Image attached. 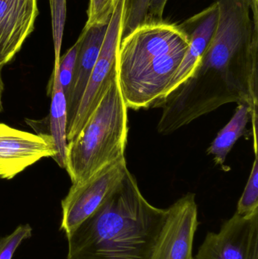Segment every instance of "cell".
I'll return each instance as SVG.
<instances>
[{
    "instance_id": "18",
    "label": "cell",
    "mask_w": 258,
    "mask_h": 259,
    "mask_svg": "<svg viewBox=\"0 0 258 259\" xmlns=\"http://www.w3.org/2000/svg\"><path fill=\"white\" fill-rule=\"evenodd\" d=\"M30 225H21L9 235L0 238V259H12L23 242L32 237Z\"/></svg>"
},
{
    "instance_id": "8",
    "label": "cell",
    "mask_w": 258,
    "mask_h": 259,
    "mask_svg": "<svg viewBox=\"0 0 258 259\" xmlns=\"http://www.w3.org/2000/svg\"><path fill=\"white\" fill-rule=\"evenodd\" d=\"M56 149L49 134H31L0 123V178L11 180Z\"/></svg>"
},
{
    "instance_id": "4",
    "label": "cell",
    "mask_w": 258,
    "mask_h": 259,
    "mask_svg": "<svg viewBox=\"0 0 258 259\" xmlns=\"http://www.w3.org/2000/svg\"><path fill=\"white\" fill-rule=\"evenodd\" d=\"M127 3L128 0H118L114 9L98 59L83 98L72 122L67 129L68 142L80 133L99 104L112 82L118 77V53L125 25Z\"/></svg>"
},
{
    "instance_id": "10",
    "label": "cell",
    "mask_w": 258,
    "mask_h": 259,
    "mask_svg": "<svg viewBox=\"0 0 258 259\" xmlns=\"http://www.w3.org/2000/svg\"><path fill=\"white\" fill-rule=\"evenodd\" d=\"M218 20V6L215 2L199 13L179 24L187 35L189 48L177 74L167 88L164 98L192 74L213 38Z\"/></svg>"
},
{
    "instance_id": "6",
    "label": "cell",
    "mask_w": 258,
    "mask_h": 259,
    "mask_svg": "<svg viewBox=\"0 0 258 259\" xmlns=\"http://www.w3.org/2000/svg\"><path fill=\"white\" fill-rule=\"evenodd\" d=\"M198 226L195 196L188 193L166 208L149 259H193L192 246Z\"/></svg>"
},
{
    "instance_id": "3",
    "label": "cell",
    "mask_w": 258,
    "mask_h": 259,
    "mask_svg": "<svg viewBox=\"0 0 258 259\" xmlns=\"http://www.w3.org/2000/svg\"><path fill=\"white\" fill-rule=\"evenodd\" d=\"M127 109L117 77L80 133L68 142L65 169L72 184L125 158Z\"/></svg>"
},
{
    "instance_id": "9",
    "label": "cell",
    "mask_w": 258,
    "mask_h": 259,
    "mask_svg": "<svg viewBox=\"0 0 258 259\" xmlns=\"http://www.w3.org/2000/svg\"><path fill=\"white\" fill-rule=\"evenodd\" d=\"M38 15V0H0V67L21 50Z\"/></svg>"
},
{
    "instance_id": "19",
    "label": "cell",
    "mask_w": 258,
    "mask_h": 259,
    "mask_svg": "<svg viewBox=\"0 0 258 259\" xmlns=\"http://www.w3.org/2000/svg\"><path fill=\"white\" fill-rule=\"evenodd\" d=\"M148 3L149 0H128L123 36L145 22Z\"/></svg>"
},
{
    "instance_id": "14",
    "label": "cell",
    "mask_w": 258,
    "mask_h": 259,
    "mask_svg": "<svg viewBox=\"0 0 258 259\" xmlns=\"http://www.w3.org/2000/svg\"><path fill=\"white\" fill-rule=\"evenodd\" d=\"M258 212V157L255 155L245 190L238 202L236 213L249 216Z\"/></svg>"
},
{
    "instance_id": "7",
    "label": "cell",
    "mask_w": 258,
    "mask_h": 259,
    "mask_svg": "<svg viewBox=\"0 0 258 259\" xmlns=\"http://www.w3.org/2000/svg\"><path fill=\"white\" fill-rule=\"evenodd\" d=\"M193 259H258V212L235 213L219 232L208 233Z\"/></svg>"
},
{
    "instance_id": "17",
    "label": "cell",
    "mask_w": 258,
    "mask_h": 259,
    "mask_svg": "<svg viewBox=\"0 0 258 259\" xmlns=\"http://www.w3.org/2000/svg\"><path fill=\"white\" fill-rule=\"evenodd\" d=\"M78 48L79 40L77 39L74 45L71 47L63 56H61L59 65H54V67H57L59 81L65 93L66 100L69 96L71 84H72Z\"/></svg>"
},
{
    "instance_id": "5",
    "label": "cell",
    "mask_w": 258,
    "mask_h": 259,
    "mask_svg": "<svg viewBox=\"0 0 258 259\" xmlns=\"http://www.w3.org/2000/svg\"><path fill=\"white\" fill-rule=\"evenodd\" d=\"M127 170L124 158L105 166L83 182L72 184L62 201L60 230L66 237L106 202L122 181Z\"/></svg>"
},
{
    "instance_id": "21",
    "label": "cell",
    "mask_w": 258,
    "mask_h": 259,
    "mask_svg": "<svg viewBox=\"0 0 258 259\" xmlns=\"http://www.w3.org/2000/svg\"><path fill=\"white\" fill-rule=\"evenodd\" d=\"M250 1H251V14H252L254 29L258 31V0H250Z\"/></svg>"
},
{
    "instance_id": "15",
    "label": "cell",
    "mask_w": 258,
    "mask_h": 259,
    "mask_svg": "<svg viewBox=\"0 0 258 259\" xmlns=\"http://www.w3.org/2000/svg\"><path fill=\"white\" fill-rule=\"evenodd\" d=\"M51 9V27L54 42L55 64L59 65L61 58L62 38L67 15V0H49Z\"/></svg>"
},
{
    "instance_id": "13",
    "label": "cell",
    "mask_w": 258,
    "mask_h": 259,
    "mask_svg": "<svg viewBox=\"0 0 258 259\" xmlns=\"http://www.w3.org/2000/svg\"><path fill=\"white\" fill-rule=\"evenodd\" d=\"M251 118V108L248 105L239 103L233 118L220 131L208 150L217 164L224 165L232 148L238 139L245 134Z\"/></svg>"
},
{
    "instance_id": "12",
    "label": "cell",
    "mask_w": 258,
    "mask_h": 259,
    "mask_svg": "<svg viewBox=\"0 0 258 259\" xmlns=\"http://www.w3.org/2000/svg\"><path fill=\"white\" fill-rule=\"evenodd\" d=\"M48 93L51 97L49 113V135L53 138L56 149L53 159L59 167L65 168L68 142L67 140V100L59 81L57 67H54L48 82Z\"/></svg>"
},
{
    "instance_id": "2",
    "label": "cell",
    "mask_w": 258,
    "mask_h": 259,
    "mask_svg": "<svg viewBox=\"0 0 258 259\" xmlns=\"http://www.w3.org/2000/svg\"><path fill=\"white\" fill-rule=\"evenodd\" d=\"M179 24L145 22L123 36L118 80L128 109L153 108L164 98L189 48Z\"/></svg>"
},
{
    "instance_id": "11",
    "label": "cell",
    "mask_w": 258,
    "mask_h": 259,
    "mask_svg": "<svg viewBox=\"0 0 258 259\" xmlns=\"http://www.w3.org/2000/svg\"><path fill=\"white\" fill-rule=\"evenodd\" d=\"M107 25L83 29L79 36V48L69 96L67 99L68 125L72 122L93 71L107 31Z\"/></svg>"
},
{
    "instance_id": "22",
    "label": "cell",
    "mask_w": 258,
    "mask_h": 259,
    "mask_svg": "<svg viewBox=\"0 0 258 259\" xmlns=\"http://www.w3.org/2000/svg\"><path fill=\"white\" fill-rule=\"evenodd\" d=\"M2 69L3 67H0V112H3V94L4 91V83H3V78H2Z\"/></svg>"
},
{
    "instance_id": "20",
    "label": "cell",
    "mask_w": 258,
    "mask_h": 259,
    "mask_svg": "<svg viewBox=\"0 0 258 259\" xmlns=\"http://www.w3.org/2000/svg\"><path fill=\"white\" fill-rule=\"evenodd\" d=\"M168 1V0H149L145 22L163 21V14Z\"/></svg>"
},
{
    "instance_id": "1",
    "label": "cell",
    "mask_w": 258,
    "mask_h": 259,
    "mask_svg": "<svg viewBox=\"0 0 258 259\" xmlns=\"http://www.w3.org/2000/svg\"><path fill=\"white\" fill-rule=\"evenodd\" d=\"M166 216L127 170L98 210L67 237V259H149Z\"/></svg>"
},
{
    "instance_id": "16",
    "label": "cell",
    "mask_w": 258,
    "mask_h": 259,
    "mask_svg": "<svg viewBox=\"0 0 258 259\" xmlns=\"http://www.w3.org/2000/svg\"><path fill=\"white\" fill-rule=\"evenodd\" d=\"M118 0H89L87 21L83 28L92 26L107 25Z\"/></svg>"
}]
</instances>
